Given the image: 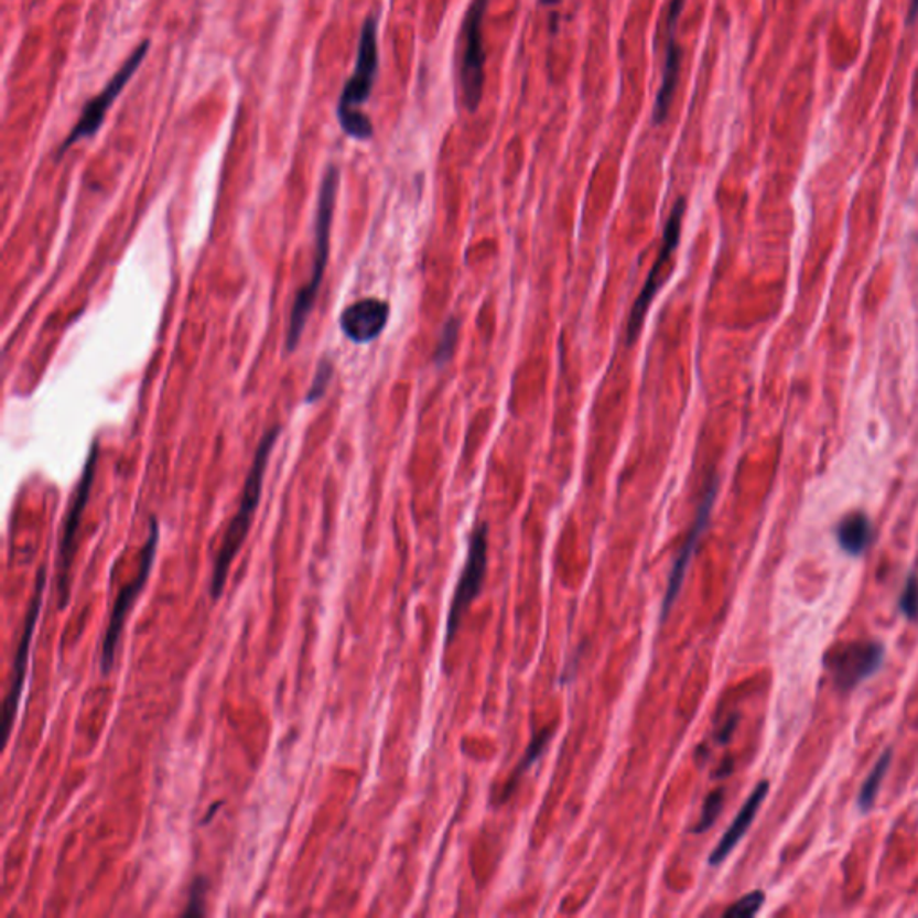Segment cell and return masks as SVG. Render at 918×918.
Wrapping results in <instances>:
<instances>
[{
	"label": "cell",
	"instance_id": "6da1fadb",
	"mask_svg": "<svg viewBox=\"0 0 918 918\" xmlns=\"http://www.w3.org/2000/svg\"><path fill=\"white\" fill-rule=\"evenodd\" d=\"M337 188H339V169H337V165L331 164L323 174L322 185L317 191L316 250H314L313 273L309 277L307 284L302 285V289L296 293L291 316H289L288 334H285V350L289 354H293L302 342V334L305 331V325H307L309 316L313 313L317 291L322 288L323 274L327 270Z\"/></svg>",
	"mask_w": 918,
	"mask_h": 918
},
{
	"label": "cell",
	"instance_id": "7a4b0ae2",
	"mask_svg": "<svg viewBox=\"0 0 918 918\" xmlns=\"http://www.w3.org/2000/svg\"><path fill=\"white\" fill-rule=\"evenodd\" d=\"M280 431H282L280 425L271 428L262 436L259 447H257L256 457H253L250 472H248V477H246L245 488H242L241 503H239V508H237L230 526L226 529L222 548L217 551L216 560H214V571H212L210 582L212 600H219L222 597L231 563L236 560L237 554L241 551L246 537H248L251 522H253L257 508H259L262 488H264L266 468H268V462H270L274 443L279 440Z\"/></svg>",
	"mask_w": 918,
	"mask_h": 918
},
{
	"label": "cell",
	"instance_id": "3957f363",
	"mask_svg": "<svg viewBox=\"0 0 918 918\" xmlns=\"http://www.w3.org/2000/svg\"><path fill=\"white\" fill-rule=\"evenodd\" d=\"M377 30H379V17L371 13L363 22L361 36L357 45L356 67L343 87L336 108L337 122L342 126L343 133L361 142L374 137V125L363 114L361 106L370 99L377 73H379Z\"/></svg>",
	"mask_w": 918,
	"mask_h": 918
},
{
	"label": "cell",
	"instance_id": "277c9868",
	"mask_svg": "<svg viewBox=\"0 0 918 918\" xmlns=\"http://www.w3.org/2000/svg\"><path fill=\"white\" fill-rule=\"evenodd\" d=\"M159 520L151 517L150 533H148V540H145L144 549H142V554H140L139 571H137L133 580L126 583L125 587L119 592V596H117L116 603H114L110 620H108L105 639L101 642V671L105 677H108L114 666H116L117 645H119L122 630H125L126 617L130 614L140 594L144 591L145 583L150 580L154 557H156V549H159Z\"/></svg>",
	"mask_w": 918,
	"mask_h": 918
},
{
	"label": "cell",
	"instance_id": "5b68a950",
	"mask_svg": "<svg viewBox=\"0 0 918 918\" xmlns=\"http://www.w3.org/2000/svg\"><path fill=\"white\" fill-rule=\"evenodd\" d=\"M150 40L140 42L139 47L122 63V67L114 74L110 82L106 83V87L102 88L101 94H97L94 99H90L85 105L82 116L77 119L76 126L71 130L67 139L63 140V144L60 145L56 156H63L79 140L91 139V137L96 136L97 131L101 130V126L105 125L106 114L110 110L111 105L116 102L117 97L121 96L126 85L130 83L131 77L136 76L140 65L144 63L145 56L150 53Z\"/></svg>",
	"mask_w": 918,
	"mask_h": 918
},
{
	"label": "cell",
	"instance_id": "8992f818",
	"mask_svg": "<svg viewBox=\"0 0 918 918\" xmlns=\"http://www.w3.org/2000/svg\"><path fill=\"white\" fill-rule=\"evenodd\" d=\"M488 0H472L467 15L463 20V39L465 51L462 60V88L465 108L471 114L479 108L485 91V40H483V22H485Z\"/></svg>",
	"mask_w": 918,
	"mask_h": 918
},
{
	"label": "cell",
	"instance_id": "52a82bcc",
	"mask_svg": "<svg viewBox=\"0 0 918 918\" xmlns=\"http://www.w3.org/2000/svg\"><path fill=\"white\" fill-rule=\"evenodd\" d=\"M97 457H99V447L94 442L87 462H85V468H83L82 479L77 483L76 492H74L73 500H71L65 525H63L58 549L60 608H65L68 597H71V569H73L74 554H76L77 531H79L83 514H85L88 499H90L91 486H94V477H96L97 471Z\"/></svg>",
	"mask_w": 918,
	"mask_h": 918
},
{
	"label": "cell",
	"instance_id": "ba28073f",
	"mask_svg": "<svg viewBox=\"0 0 918 918\" xmlns=\"http://www.w3.org/2000/svg\"><path fill=\"white\" fill-rule=\"evenodd\" d=\"M685 214V199H678L674 207L671 208L668 223L663 228V241L660 246L659 257L655 260L654 268L649 270L648 279H646L645 288L640 291L639 296L635 300L634 307H631L630 320L626 325V342L634 343L639 337L642 322H645L646 314H648L649 305L654 302L655 296L662 288L663 279L662 271L668 266L673 251L677 250L678 242H680V231H682V219Z\"/></svg>",
	"mask_w": 918,
	"mask_h": 918
},
{
	"label": "cell",
	"instance_id": "9c48e42d",
	"mask_svg": "<svg viewBox=\"0 0 918 918\" xmlns=\"http://www.w3.org/2000/svg\"><path fill=\"white\" fill-rule=\"evenodd\" d=\"M486 563H488V528L486 525H479L472 534L471 546H468L467 563L463 569L462 577L457 582L456 592L452 597L451 612H449L447 619V645L454 639L457 628L462 625L465 612L471 608L472 602L479 596L482 592L483 580L486 574Z\"/></svg>",
	"mask_w": 918,
	"mask_h": 918
},
{
	"label": "cell",
	"instance_id": "30bf717a",
	"mask_svg": "<svg viewBox=\"0 0 918 918\" xmlns=\"http://www.w3.org/2000/svg\"><path fill=\"white\" fill-rule=\"evenodd\" d=\"M886 659L885 646L868 640V642H852L843 646L829 657L828 666L832 682L842 691H852L860 683L874 677Z\"/></svg>",
	"mask_w": 918,
	"mask_h": 918
},
{
	"label": "cell",
	"instance_id": "8fae6325",
	"mask_svg": "<svg viewBox=\"0 0 918 918\" xmlns=\"http://www.w3.org/2000/svg\"><path fill=\"white\" fill-rule=\"evenodd\" d=\"M45 583H47V569L42 568L39 572V582H36V588H34L33 600H31L30 612L25 616L24 630H22L19 646H17L15 662H13V682H11L10 693L6 696L4 705H2V732H4L6 739L10 737L11 728L15 723L20 696L24 691L25 671H28V663H30L31 640H33L34 628L39 623L40 611L44 605Z\"/></svg>",
	"mask_w": 918,
	"mask_h": 918
},
{
	"label": "cell",
	"instance_id": "7c38bea8",
	"mask_svg": "<svg viewBox=\"0 0 918 918\" xmlns=\"http://www.w3.org/2000/svg\"><path fill=\"white\" fill-rule=\"evenodd\" d=\"M685 0H671L668 10V44H666V62H663L662 83H660L657 101L654 106V122L657 126L668 121L669 108L673 102L674 91L680 82V67H682V47L677 44V24L682 15Z\"/></svg>",
	"mask_w": 918,
	"mask_h": 918
},
{
	"label": "cell",
	"instance_id": "4fadbf2b",
	"mask_svg": "<svg viewBox=\"0 0 918 918\" xmlns=\"http://www.w3.org/2000/svg\"><path fill=\"white\" fill-rule=\"evenodd\" d=\"M716 494L717 482L716 479H712L708 494H705L702 505L698 508L693 529H691V533L688 534V539L683 542L677 562H674L673 571H671V576H669L668 591H666V597H663L662 619L668 617L669 612L673 608L674 602H677L680 588H682L683 577H685V572H688L689 563H691V558H693L694 551H696L698 540H700L703 529L708 528L709 520H711L712 506H714V500H716Z\"/></svg>",
	"mask_w": 918,
	"mask_h": 918
},
{
	"label": "cell",
	"instance_id": "5bb4252c",
	"mask_svg": "<svg viewBox=\"0 0 918 918\" xmlns=\"http://www.w3.org/2000/svg\"><path fill=\"white\" fill-rule=\"evenodd\" d=\"M390 317V305L377 299L352 303L342 314V331L352 343H370L382 334Z\"/></svg>",
	"mask_w": 918,
	"mask_h": 918
},
{
	"label": "cell",
	"instance_id": "9a60e30c",
	"mask_svg": "<svg viewBox=\"0 0 918 918\" xmlns=\"http://www.w3.org/2000/svg\"><path fill=\"white\" fill-rule=\"evenodd\" d=\"M768 780H763V782L755 786L750 797L746 798V802L743 803V808L737 813L736 820L732 822L731 828L726 829L716 849L709 856V865L720 866L726 857L731 856L732 851L736 849L737 843L745 838L746 832H748L752 823H754L755 817L759 813L760 806L765 802V798L768 797Z\"/></svg>",
	"mask_w": 918,
	"mask_h": 918
},
{
	"label": "cell",
	"instance_id": "2e32d148",
	"mask_svg": "<svg viewBox=\"0 0 918 918\" xmlns=\"http://www.w3.org/2000/svg\"><path fill=\"white\" fill-rule=\"evenodd\" d=\"M836 540L846 554L861 557L874 540V526L871 519L861 511L846 515L845 519L838 525Z\"/></svg>",
	"mask_w": 918,
	"mask_h": 918
},
{
	"label": "cell",
	"instance_id": "e0dca14e",
	"mask_svg": "<svg viewBox=\"0 0 918 918\" xmlns=\"http://www.w3.org/2000/svg\"><path fill=\"white\" fill-rule=\"evenodd\" d=\"M553 728L548 726V728L540 731L539 734L533 737V741L529 743L525 757H522L520 765L515 768L514 775H510V780L506 784L505 791H503V800H508V798L514 795L515 789L519 786L520 779H522V775H525L526 771H528V769L531 768V766H533L540 757H542L543 752L548 748L549 741L553 739Z\"/></svg>",
	"mask_w": 918,
	"mask_h": 918
},
{
	"label": "cell",
	"instance_id": "ac0fdd59",
	"mask_svg": "<svg viewBox=\"0 0 918 918\" xmlns=\"http://www.w3.org/2000/svg\"><path fill=\"white\" fill-rule=\"evenodd\" d=\"M892 757H894V750L888 748L885 754L881 755L879 760L872 768L871 775L866 777L865 782L861 786L857 806H860L863 813L874 808L875 800L879 797L881 786L885 782L886 774H888L889 765H892Z\"/></svg>",
	"mask_w": 918,
	"mask_h": 918
},
{
	"label": "cell",
	"instance_id": "d6986e66",
	"mask_svg": "<svg viewBox=\"0 0 918 918\" xmlns=\"http://www.w3.org/2000/svg\"><path fill=\"white\" fill-rule=\"evenodd\" d=\"M457 334H460V323L452 317L445 323L440 339H438L436 354H434V361L438 366L447 365L451 361L457 343Z\"/></svg>",
	"mask_w": 918,
	"mask_h": 918
},
{
	"label": "cell",
	"instance_id": "ffe728a7",
	"mask_svg": "<svg viewBox=\"0 0 918 918\" xmlns=\"http://www.w3.org/2000/svg\"><path fill=\"white\" fill-rule=\"evenodd\" d=\"M723 802H725V791H723V789H716V791H712V793L705 798L702 818H700V822L696 823V828L693 829L696 834H702V832L708 831V829H711L712 825L716 823V818L720 817V813H722Z\"/></svg>",
	"mask_w": 918,
	"mask_h": 918
},
{
	"label": "cell",
	"instance_id": "44dd1931",
	"mask_svg": "<svg viewBox=\"0 0 918 918\" xmlns=\"http://www.w3.org/2000/svg\"><path fill=\"white\" fill-rule=\"evenodd\" d=\"M766 895L760 889H755L752 894L745 895L743 899L732 904L731 908L726 909V918H750L759 914L763 904H765Z\"/></svg>",
	"mask_w": 918,
	"mask_h": 918
},
{
	"label": "cell",
	"instance_id": "7402d4cb",
	"mask_svg": "<svg viewBox=\"0 0 918 918\" xmlns=\"http://www.w3.org/2000/svg\"><path fill=\"white\" fill-rule=\"evenodd\" d=\"M899 608L909 620L918 619V576L909 572L899 597Z\"/></svg>",
	"mask_w": 918,
	"mask_h": 918
},
{
	"label": "cell",
	"instance_id": "603a6c76",
	"mask_svg": "<svg viewBox=\"0 0 918 918\" xmlns=\"http://www.w3.org/2000/svg\"><path fill=\"white\" fill-rule=\"evenodd\" d=\"M332 371H334L332 363L328 361V359H322V363L317 365L313 385H311L307 395H305V404H314V402H317V400H322L323 397H325L328 386H331Z\"/></svg>",
	"mask_w": 918,
	"mask_h": 918
},
{
	"label": "cell",
	"instance_id": "cb8c5ba5",
	"mask_svg": "<svg viewBox=\"0 0 918 918\" xmlns=\"http://www.w3.org/2000/svg\"><path fill=\"white\" fill-rule=\"evenodd\" d=\"M207 892L208 883L205 877H197L194 885L188 892L187 908L183 911V917H203L207 915Z\"/></svg>",
	"mask_w": 918,
	"mask_h": 918
},
{
	"label": "cell",
	"instance_id": "d4e9b609",
	"mask_svg": "<svg viewBox=\"0 0 918 918\" xmlns=\"http://www.w3.org/2000/svg\"><path fill=\"white\" fill-rule=\"evenodd\" d=\"M736 726L737 716H732L731 720H728V723H726V725L723 726L722 732H720V736H717L720 743H723V745H725V743H728V741H731L732 734H734V731H736Z\"/></svg>",
	"mask_w": 918,
	"mask_h": 918
},
{
	"label": "cell",
	"instance_id": "484cf974",
	"mask_svg": "<svg viewBox=\"0 0 918 918\" xmlns=\"http://www.w3.org/2000/svg\"><path fill=\"white\" fill-rule=\"evenodd\" d=\"M918 19V0H909L908 25L914 24Z\"/></svg>",
	"mask_w": 918,
	"mask_h": 918
},
{
	"label": "cell",
	"instance_id": "4316f807",
	"mask_svg": "<svg viewBox=\"0 0 918 918\" xmlns=\"http://www.w3.org/2000/svg\"><path fill=\"white\" fill-rule=\"evenodd\" d=\"M219 808H222V802L214 803V806H212L210 808V811H208L207 817H205V820H203V823L210 822L212 817H214V813H217V809Z\"/></svg>",
	"mask_w": 918,
	"mask_h": 918
},
{
	"label": "cell",
	"instance_id": "83f0119b",
	"mask_svg": "<svg viewBox=\"0 0 918 918\" xmlns=\"http://www.w3.org/2000/svg\"><path fill=\"white\" fill-rule=\"evenodd\" d=\"M543 6H553L557 4L558 0H540Z\"/></svg>",
	"mask_w": 918,
	"mask_h": 918
}]
</instances>
